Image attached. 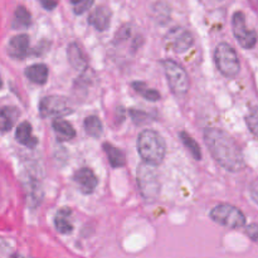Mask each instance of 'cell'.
I'll use <instances>...</instances> for the list:
<instances>
[{"label":"cell","instance_id":"1","mask_svg":"<svg viewBox=\"0 0 258 258\" xmlns=\"http://www.w3.org/2000/svg\"><path fill=\"white\" fill-rule=\"evenodd\" d=\"M204 143L214 160L231 173H238L246 166L243 153L231 135L221 128H207Z\"/></svg>","mask_w":258,"mask_h":258},{"label":"cell","instance_id":"2","mask_svg":"<svg viewBox=\"0 0 258 258\" xmlns=\"http://www.w3.org/2000/svg\"><path fill=\"white\" fill-rule=\"evenodd\" d=\"M138 151L144 163L156 166L166 155L165 141L156 131L144 130L138 136Z\"/></svg>","mask_w":258,"mask_h":258},{"label":"cell","instance_id":"3","mask_svg":"<svg viewBox=\"0 0 258 258\" xmlns=\"http://www.w3.org/2000/svg\"><path fill=\"white\" fill-rule=\"evenodd\" d=\"M138 186L146 203H155L160 196V181L154 166L141 163L138 166Z\"/></svg>","mask_w":258,"mask_h":258},{"label":"cell","instance_id":"4","mask_svg":"<svg viewBox=\"0 0 258 258\" xmlns=\"http://www.w3.org/2000/svg\"><path fill=\"white\" fill-rule=\"evenodd\" d=\"M214 62L219 72L227 78H233L241 71L237 52L228 43H219L214 50Z\"/></svg>","mask_w":258,"mask_h":258},{"label":"cell","instance_id":"5","mask_svg":"<svg viewBox=\"0 0 258 258\" xmlns=\"http://www.w3.org/2000/svg\"><path fill=\"white\" fill-rule=\"evenodd\" d=\"M211 218L219 226L231 229L242 228L246 224V217L241 209L228 203H222L214 207L211 211Z\"/></svg>","mask_w":258,"mask_h":258},{"label":"cell","instance_id":"6","mask_svg":"<svg viewBox=\"0 0 258 258\" xmlns=\"http://www.w3.org/2000/svg\"><path fill=\"white\" fill-rule=\"evenodd\" d=\"M161 66H163L164 72H165L169 87L173 91L174 95H186L189 90V77L185 70L179 63L174 62L173 59L161 60Z\"/></svg>","mask_w":258,"mask_h":258},{"label":"cell","instance_id":"7","mask_svg":"<svg viewBox=\"0 0 258 258\" xmlns=\"http://www.w3.org/2000/svg\"><path fill=\"white\" fill-rule=\"evenodd\" d=\"M232 29L238 44L244 49H252L257 44L256 30L247 27L246 17L242 12H236L232 17Z\"/></svg>","mask_w":258,"mask_h":258},{"label":"cell","instance_id":"8","mask_svg":"<svg viewBox=\"0 0 258 258\" xmlns=\"http://www.w3.org/2000/svg\"><path fill=\"white\" fill-rule=\"evenodd\" d=\"M71 112H72V107L70 102L67 98L62 96H47V97H43L39 102V113L40 117L43 118H59Z\"/></svg>","mask_w":258,"mask_h":258},{"label":"cell","instance_id":"9","mask_svg":"<svg viewBox=\"0 0 258 258\" xmlns=\"http://www.w3.org/2000/svg\"><path fill=\"white\" fill-rule=\"evenodd\" d=\"M23 189H24L25 201L30 209H35L40 206L44 197L43 185L40 179L33 173H25L22 178Z\"/></svg>","mask_w":258,"mask_h":258},{"label":"cell","instance_id":"10","mask_svg":"<svg viewBox=\"0 0 258 258\" xmlns=\"http://www.w3.org/2000/svg\"><path fill=\"white\" fill-rule=\"evenodd\" d=\"M165 43L175 53H185L193 47L194 38L189 30L183 27H175L166 34Z\"/></svg>","mask_w":258,"mask_h":258},{"label":"cell","instance_id":"11","mask_svg":"<svg viewBox=\"0 0 258 258\" xmlns=\"http://www.w3.org/2000/svg\"><path fill=\"white\" fill-rule=\"evenodd\" d=\"M73 180L83 194L93 193L98 184L97 176L88 168H82L76 171L75 175H73Z\"/></svg>","mask_w":258,"mask_h":258},{"label":"cell","instance_id":"12","mask_svg":"<svg viewBox=\"0 0 258 258\" xmlns=\"http://www.w3.org/2000/svg\"><path fill=\"white\" fill-rule=\"evenodd\" d=\"M29 50V37L27 34H18L9 40L8 54L14 59H24Z\"/></svg>","mask_w":258,"mask_h":258},{"label":"cell","instance_id":"13","mask_svg":"<svg viewBox=\"0 0 258 258\" xmlns=\"http://www.w3.org/2000/svg\"><path fill=\"white\" fill-rule=\"evenodd\" d=\"M111 23V10L107 7H98L93 10L88 17V24L92 25L95 29L105 32L108 29Z\"/></svg>","mask_w":258,"mask_h":258},{"label":"cell","instance_id":"14","mask_svg":"<svg viewBox=\"0 0 258 258\" xmlns=\"http://www.w3.org/2000/svg\"><path fill=\"white\" fill-rule=\"evenodd\" d=\"M67 57L70 64L77 71H85L87 68L88 62L85 52L77 43H71L67 48Z\"/></svg>","mask_w":258,"mask_h":258},{"label":"cell","instance_id":"15","mask_svg":"<svg viewBox=\"0 0 258 258\" xmlns=\"http://www.w3.org/2000/svg\"><path fill=\"white\" fill-rule=\"evenodd\" d=\"M19 110L14 106L0 107V133H9L19 118Z\"/></svg>","mask_w":258,"mask_h":258},{"label":"cell","instance_id":"16","mask_svg":"<svg viewBox=\"0 0 258 258\" xmlns=\"http://www.w3.org/2000/svg\"><path fill=\"white\" fill-rule=\"evenodd\" d=\"M15 139L19 144L27 146L29 149H34L38 144V139L33 135L32 125L28 121H23L19 123L15 130Z\"/></svg>","mask_w":258,"mask_h":258},{"label":"cell","instance_id":"17","mask_svg":"<svg viewBox=\"0 0 258 258\" xmlns=\"http://www.w3.org/2000/svg\"><path fill=\"white\" fill-rule=\"evenodd\" d=\"M25 76L30 82L35 83V85H44L48 81L49 70L44 63H37V64L29 66L25 70Z\"/></svg>","mask_w":258,"mask_h":258},{"label":"cell","instance_id":"18","mask_svg":"<svg viewBox=\"0 0 258 258\" xmlns=\"http://www.w3.org/2000/svg\"><path fill=\"white\" fill-rule=\"evenodd\" d=\"M52 127L57 135L58 140L67 141L72 140L76 136V131L73 126L68 121L62 120V118H54L52 122Z\"/></svg>","mask_w":258,"mask_h":258},{"label":"cell","instance_id":"19","mask_svg":"<svg viewBox=\"0 0 258 258\" xmlns=\"http://www.w3.org/2000/svg\"><path fill=\"white\" fill-rule=\"evenodd\" d=\"M71 209L70 208H62L57 212L54 217V226L59 233L68 234L73 231V226L70 221L71 216Z\"/></svg>","mask_w":258,"mask_h":258},{"label":"cell","instance_id":"20","mask_svg":"<svg viewBox=\"0 0 258 258\" xmlns=\"http://www.w3.org/2000/svg\"><path fill=\"white\" fill-rule=\"evenodd\" d=\"M103 150H105L108 161H110L112 168H122L126 164L125 153L122 150H120L118 148H116V146H113L112 144H103Z\"/></svg>","mask_w":258,"mask_h":258},{"label":"cell","instance_id":"21","mask_svg":"<svg viewBox=\"0 0 258 258\" xmlns=\"http://www.w3.org/2000/svg\"><path fill=\"white\" fill-rule=\"evenodd\" d=\"M32 24V17L30 13L24 7H18L14 13V19H13L12 27L14 29H27Z\"/></svg>","mask_w":258,"mask_h":258},{"label":"cell","instance_id":"22","mask_svg":"<svg viewBox=\"0 0 258 258\" xmlns=\"http://www.w3.org/2000/svg\"><path fill=\"white\" fill-rule=\"evenodd\" d=\"M85 130L91 138H100L103 133V126L102 122H101L100 118L97 116L92 115V116H88L86 117L85 120Z\"/></svg>","mask_w":258,"mask_h":258},{"label":"cell","instance_id":"23","mask_svg":"<svg viewBox=\"0 0 258 258\" xmlns=\"http://www.w3.org/2000/svg\"><path fill=\"white\" fill-rule=\"evenodd\" d=\"M179 138H180L181 143L184 144V146H185L186 149H188L189 151H190L191 156H193L196 160H201L202 159V150L201 148H199L198 143H197L196 140H194L193 138H191L189 134H186L185 131H181L180 134H179Z\"/></svg>","mask_w":258,"mask_h":258},{"label":"cell","instance_id":"24","mask_svg":"<svg viewBox=\"0 0 258 258\" xmlns=\"http://www.w3.org/2000/svg\"><path fill=\"white\" fill-rule=\"evenodd\" d=\"M131 86H133L134 90H135L141 97L145 98V100L153 101V102L160 100V93H159L156 90L149 88L144 82H134Z\"/></svg>","mask_w":258,"mask_h":258},{"label":"cell","instance_id":"25","mask_svg":"<svg viewBox=\"0 0 258 258\" xmlns=\"http://www.w3.org/2000/svg\"><path fill=\"white\" fill-rule=\"evenodd\" d=\"M246 123L252 135L258 138V106L252 107L246 116Z\"/></svg>","mask_w":258,"mask_h":258},{"label":"cell","instance_id":"26","mask_svg":"<svg viewBox=\"0 0 258 258\" xmlns=\"http://www.w3.org/2000/svg\"><path fill=\"white\" fill-rule=\"evenodd\" d=\"M93 3H95V0H71V5H72L73 12L77 15L85 14L87 10L91 9Z\"/></svg>","mask_w":258,"mask_h":258},{"label":"cell","instance_id":"27","mask_svg":"<svg viewBox=\"0 0 258 258\" xmlns=\"http://www.w3.org/2000/svg\"><path fill=\"white\" fill-rule=\"evenodd\" d=\"M130 116H131V118H133V121L136 123V125L146 123L149 121V118H150L149 113L144 112V111H141V110H135V108H131Z\"/></svg>","mask_w":258,"mask_h":258},{"label":"cell","instance_id":"28","mask_svg":"<svg viewBox=\"0 0 258 258\" xmlns=\"http://www.w3.org/2000/svg\"><path fill=\"white\" fill-rule=\"evenodd\" d=\"M246 234L254 242V243L258 244V224L257 223H252L249 224V226H247Z\"/></svg>","mask_w":258,"mask_h":258},{"label":"cell","instance_id":"29","mask_svg":"<svg viewBox=\"0 0 258 258\" xmlns=\"http://www.w3.org/2000/svg\"><path fill=\"white\" fill-rule=\"evenodd\" d=\"M58 2H59V0H39L40 5H42L45 10L55 9L58 5Z\"/></svg>","mask_w":258,"mask_h":258},{"label":"cell","instance_id":"30","mask_svg":"<svg viewBox=\"0 0 258 258\" xmlns=\"http://www.w3.org/2000/svg\"><path fill=\"white\" fill-rule=\"evenodd\" d=\"M251 197L254 202L258 204V180L253 181L251 185Z\"/></svg>","mask_w":258,"mask_h":258},{"label":"cell","instance_id":"31","mask_svg":"<svg viewBox=\"0 0 258 258\" xmlns=\"http://www.w3.org/2000/svg\"><path fill=\"white\" fill-rule=\"evenodd\" d=\"M10 258H30V257H25V256H23V254L14 253V254H12V257H10Z\"/></svg>","mask_w":258,"mask_h":258},{"label":"cell","instance_id":"32","mask_svg":"<svg viewBox=\"0 0 258 258\" xmlns=\"http://www.w3.org/2000/svg\"><path fill=\"white\" fill-rule=\"evenodd\" d=\"M3 87V81H2V77H0V88Z\"/></svg>","mask_w":258,"mask_h":258}]
</instances>
